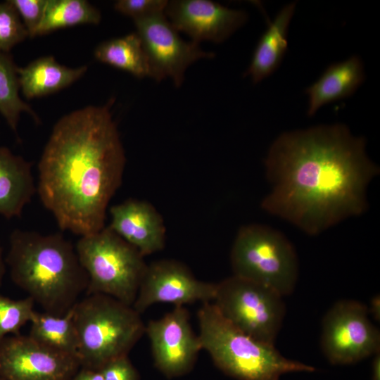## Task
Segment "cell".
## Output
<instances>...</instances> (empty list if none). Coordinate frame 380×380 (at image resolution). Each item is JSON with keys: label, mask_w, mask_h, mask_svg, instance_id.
I'll list each match as a JSON object with an SVG mask.
<instances>
[{"label": "cell", "mask_w": 380, "mask_h": 380, "mask_svg": "<svg viewBox=\"0 0 380 380\" xmlns=\"http://www.w3.org/2000/svg\"><path fill=\"white\" fill-rule=\"evenodd\" d=\"M365 146L341 124L281 134L265 159L272 190L262 207L310 235L362 214L367 186L379 172Z\"/></svg>", "instance_id": "cell-1"}, {"label": "cell", "mask_w": 380, "mask_h": 380, "mask_svg": "<svg viewBox=\"0 0 380 380\" xmlns=\"http://www.w3.org/2000/svg\"><path fill=\"white\" fill-rule=\"evenodd\" d=\"M111 104L60 118L38 165L42 204L61 230L81 236L105 227L108 203L122 184L126 158Z\"/></svg>", "instance_id": "cell-2"}, {"label": "cell", "mask_w": 380, "mask_h": 380, "mask_svg": "<svg viewBox=\"0 0 380 380\" xmlns=\"http://www.w3.org/2000/svg\"><path fill=\"white\" fill-rule=\"evenodd\" d=\"M9 243L5 261L12 281L44 312L63 315L87 291V274L61 234L15 229Z\"/></svg>", "instance_id": "cell-3"}, {"label": "cell", "mask_w": 380, "mask_h": 380, "mask_svg": "<svg viewBox=\"0 0 380 380\" xmlns=\"http://www.w3.org/2000/svg\"><path fill=\"white\" fill-rule=\"evenodd\" d=\"M202 349L216 366L239 380H279L281 375L315 369L284 357L274 347L254 339L227 320L212 302L197 313Z\"/></svg>", "instance_id": "cell-4"}, {"label": "cell", "mask_w": 380, "mask_h": 380, "mask_svg": "<svg viewBox=\"0 0 380 380\" xmlns=\"http://www.w3.org/2000/svg\"><path fill=\"white\" fill-rule=\"evenodd\" d=\"M77 358L82 367L99 369L127 355L145 333L141 314L110 296L89 293L73 306Z\"/></svg>", "instance_id": "cell-5"}, {"label": "cell", "mask_w": 380, "mask_h": 380, "mask_svg": "<svg viewBox=\"0 0 380 380\" xmlns=\"http://www.w3.org/2000/svg\"><path fill=\"white\" fill-rule=\"evenodd\" d=\"M87 274L89 293H102L133 305L147 265L137 248L109 227L81 236L75 245Z\"/></svg>", "instance_id": "cell-6"}, {"label": "cell", "mask_w": 380, "mask_h": 380, "mask_svg": "<svg viewBox=\"0 0 380 380\" xmlns=\"http://www.w3.org/2000/svg\"><path fill=\"white\" fill-rule=\"evenodd\" d=\"M234 275L291 294L298 276L296 251L279 232L262 224L241 227L230 255Z\"/></svg>", "instance_id": "cell-7"}, {"label": "cell", "mask_w": 380, "mask_h": 380, "mask_svg": "<svg viewBox=\"0 0 380 380\" xmlns=\"http://www.w3.org/2000/svg\"><path fill=\"white\" fill-rule=\"evenodd\" d=\"M212 303L227 320L246 334L274 344L286 313L283 296L276 291L233 275L216 284Z\"/></svg>", "instance_id": "cell-8"}, {"label": "cell", "mask_w": 380, "mask_h": 380, "mask_svg": "<svg viewBox=\"0 0 380 380\" xmlns=\"http://www.w3.org/2000/svg\"><path fill=\"white\" fill-rule=\"evenodd\" d=\"M368 315L367 307L354 300H339L327 311L321 346L331 363L353 364L379 352V330Z\"/></svg>", "instance_id": "cell-9"}, {"label": "cell", "mask_w": 380, "mask_h": 380, "mask_svg": "<svg viewBox=\"0 0 380 380\" xmlns=\"http://www.w3.org/2000/svg\"><path fill=\"white\" fill-rule=\"evenodd\" d=\"M134 23L149 61L151 77L158 82L170 77L179 87L190 65L201 58L214 57L213 53L202 50L198 43L184 41L165 13Z\"/></svg>", "instance_id": "cell-10"}, {"label": "cell", "mask_w": 380, "mask_h": 380, "mask_svg": "<svg viewBox=\"0 0 380 380\" xmlns=\"http://www.w3.org/2000/svg\"><path fill=\"white\" fill-rule=\"evenodd\" d=\"M80 363L74 356L50 349L29 335L0 342V376L5 380H70Z\"/></svg>", "instance_id": "cell-11"}, {"label": "cell", "mask_w": 380, "mask_h": 380, "mask_svg": "<svg viewBox=\"0 0 380 380\" xmlns=\"http://www.w3.org/2000/svg\"><path fill=\"white\" fill-rule=\"evenodd\" d=\"M215 292L216 284L197 279L184 265L160 260L147 265L132 307L141 314L156 303L184 306L213 302Z\"/></svg>", "instance_id": "cell-12"}, {"label": "cell", "mask_w": 380, "mask_h": 380, "mask_svg": "<svg viewBox=\"0 0 380 380\" xmlns=\"http://www.w3.org/2000/svg\"><path fill=\"white\" fill-rule=\"evenodd\" d=\"M145 333L151 343L154 365L167 378L188 373L202 349L184 306H175L161 318L150 320Z\"/></svg>", "instance_id": "cell-13"}, {"label": "cell", "mask_w": 380, "mask_h": 380, "mask_svg": "<svg viewBox=\"0 0 380 380\" xmlns=\"http://www.w3.org/2000/svg\"><path fill=\"white\" fill-rule=\"evenodd\" d=\"M165 14L177 31L186 33L198 44L204 40L221 43L248 19L243 11L209 0L168 1Z\"/></svg>", "instance_id": "cell-14"}, {"label": "cell", "mask_w": 380, "mask_h": 380, "mask_svg": "<svg viewBox=\"0 0 380 380\" xmlns=\"http://www.w3.org/2000/svg\"><path fill=\"white\" fill-rule=\"evenodd\" d=\"M108 226L144 257L165 246V227L163 218L148 202L128 199L110 208Z\"/></svg>", "instance_id": "cell-15"}, {"label": "cell", "mask_w": 380, "mask_h": 380, "mask_svg": "<svg viewBox=\"0 0 380 380\" xmlns=\"http://www.w3.org/2000/svg\"><path fill=\"white\" fill-rule=\"evenodd\" d=\"M36 191L31 163L0 146V215L20 217Z\"/></svg>", "instance_id": "cell-16"}, {"label": "cell", "mask_w": 380, "mask_h": 380, "mask_svg": "<svg viewBox=\"0 0 380 380\" xmlns=\"http://www.w3.org/2000/svg\"><path fill=\"white\" fill-rule=\"evenodd\" d=\"M363 65L356 56L330 65L319 80L305 90L309 96L308 115L322 106L353 94L364 80Z\"/></svg>", "instance_id": "cell-17"}, {"label": "cell", "mask_w": 380, "mask_h": 380, "mask_svg": "<svg viewBox=\"0 0 380 380\" xmlns=\"http://www.w3.org/2000/svg\"><path fill=\"white\" fill-rule=\"evenodd\" d=\"M87 70V65L70 68L58 63L53 56L42 57L18 68L20 89L28 99L44 96L72 84Z\"/></svg>", "instance_id": "cell-18"}, {"label": "cell", "mask_w": 380, "mask_h": 380, "mask_svg": "<svg viewBox=\"0 0 380 380\" xmlns=\"http://www.w3.org/2000/svg\"><path fill=\"white\" fill-rule=\"evenodd\" d=\"M296 3L283 7L260 37L246 75L258 83L279 65L288 46L287 33Z\"/></svg>", "instance_id": "cell-19"}, {"label": "cell", "mask_w": 380, "mask_h": 380, "mask_svg": "<svg viewBox=\"0 0 380 380\" xmlns=\"http://www.w3.org/2000/svg\"><path fill=\"white\" fill-rule=\"evenodd\" d=\"M30 322L28 335L32 339L50 349L77 358L78 343L73 307L63 315L34 311Z\"/></svg>", "instance_id": "cell-20"}, {"label": "cell", "mask_w": 380, "mask_h": 380, "mask_svg": "<svg viewBox=\"0 0 380 380\" xmlns=\"http://www.w3.org/2000/svg\"><path fill=\"white\" fill-rule=\"evenodd\" d=\"M94 56L137 78L151 77L148 57L136 32L101 43L94 50Z\"/></svg>", "instance_id": "cell-21"}, {"label": "cell", "mask_w": 380, "mask_h": 380, "mask_svg": "<svg viewBox=\"0 0 380 380\" xmlns=\"http://www.w3.org/2000/svg\"><path fill=\"white\" fill-rule=\"evenodd\" d=\"M100 11L85 0H48L36 37L82 24L97 25Z\"/></svg>", "instance_id": "cell-22"}, {"label": "cell", "mask_w": 380, "mask_h": 380, "mask_svg": "<svg viewBox=\"0 0 380 380\" xmlns=\"http://www.w3.org/2000/svg\"><path fill=\"white\" fill-rule=\"evenodd\" d=\"M18 68L8 53L0 52V114L15 134L23 113L30 115L37 123L39 122L36 113L19 96Z\"/></svg>", "instance_id": "cell-23"}, {"label": "cell", "mask_w": 380, "mask_h": 380, "mask_svg": "<svg viewBox=\"0 0 380 380\" xmlns=\"http://www.w3.org/2000/svg\"><path fill=\"white\" fill-rule=\"evenodd\" d=\"M34 303L29 296L12 300L0 295V342L8 334H18L23 325L30 322L35 311Z\"/></svg>", "instance_id": "cell-24"}, {"label": "cell", "mask_w": 380, "mask_h": 380, "mask_svg": "<svg viewBox=\"0 0 380 380\" xmlns=\"http://www.w3.org/2000/svg\"><path fill=\"white\" fill-rule=\"evenodd\" d=\"M27 37L20 15L10 0L0 2V52L8 53Z\"/></svg>", "instance_id": "cell-25"}, {"label": "cell", "mask_w": 380, "mask_h": 380, "mask_svg": "<svg viewBox=\"0 0 380 380\" xmlns=\"http://www.w3.org/2000/svg\"><path fill=\"white\" fill-rule=\"evenodd\" d=\"M167 3L166 0H118L114 8L136 20L165 13Z\"/></svg>", "instance_id": "cell-26"}, {"label": "cell", "mask_w": 380, "mask_h": 380, "mask_svg": "<svg viewBox=\"0 0 380 380\" xmlns=\"http://www.w3.org/2000/svg\"><path fill=\"white\" fill-rule=\"evenodd\" d=\"M48 0H10L27 32L29 37H36L43 19Z\"/></svg>", "instance_id": "cell-27"}, {"label": "cell", "mask_w": 380, "mask_h": 380, "mask_svg": "<svg viewBox=\"0 0 380 380\" xmlns=\"http://www.w3.org/2000/svg\"><path fill=\"white\" fill-rule=\"evenodd\" d=\"M99 370L103 380H139V373L127 355L109 361Z\"/></svg>", "instance_id": "cell-28"}, {"label": "cell", "mask_w": 380, "mask_h": 380, "mask_svg": "<svg viewBox=\"0 0 380 380\" xmlns=\"http://www.w3.org/2000/svg\"><path fill=\"white\" fill-rule=\"evenodd\" d=\"M72 380H103L99 369L82 367L74 375Z\"/></svg>", "instance_id": "cell-29"}, {"label": "cell", "mask_w": 380, "mask_h": 380, "mask_svg": "<svg viewBox=\"0 0 380 380\" xmlns=\"http://www.w3.org/2000/svg\"><path fill=\"white\" fill-rule=\"evenodd\" d=\"M368 313L375 319L376 321L380 320V298L379 295L374 296L370 301L369 307H367Z\"/></svg>", "instance_id": "cell-30"}, {"label": "cell", "mask_w": 380, "mask_h": 380, "mask_svg": "<svg viewBox=\"0 0 380 380\" xmlns=\"http://www.w3.org/2000/svg\"><path fill=\"white\" fill-rule=\"evenodd\" d=\"M372 380H380V353L374 355L372 362Z\"/></svg>", "instance_id": "cell-31"}, {"label": "cell", "mask_w": 380, "mask_h": 380, "mask_svg": "<svg viewBox=\"0 0 380 380\" xmlns=\"http://www.w3.org/2000/svg\"><path fill=\"white\" fill-rule=\"evenodd\" d=\"M6 272V261L3 256V248L0 243V286Z\"/></svg>", "instance_id": "cell-32"}, {"label": "cell", "mask_w": 380, "mask_h": 380, "mask_svg": "<svg viewBox=\"0 0 380 380\" xmlns=\"http://www.w3.org/2000/svg\"><path fill=\"white\" fill-rule=\"evenodd\" d=\"M0 380H5V379L0 376Z\"/></svg>", "instance_id": "cell-33"}]
</instances>
